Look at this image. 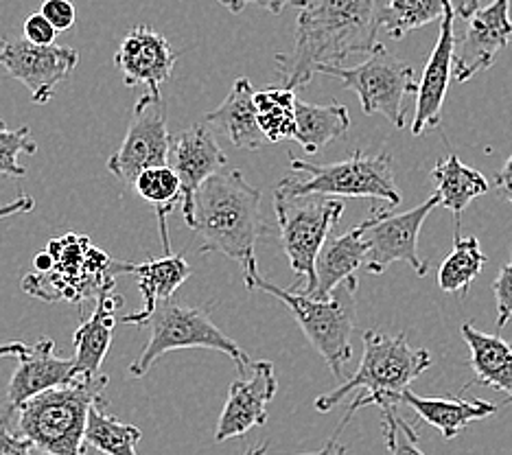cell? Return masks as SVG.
I'll list each match as a JSON object with an SVG mask.
<instances>
[{
	"label": "cell",
	"mask_w": 512,
	"mask_h": 455,
	"mask_svg": "<svg viewBox=\"0 0 512 455\" xmlns=\"http://www.w3.org/2000/svg\"><path fill=\"white\" fill-rule=\"evenodd\" d=\"M453 11H456V18L469 20L477 9H480V0H451Z\"/></svg>",
	"instance_id": "b9f144b4"
},
{
	"label": "cell",
	"mask_w": 512,
	"mask_h": 455,
	"mask_svg": "<svg viewBox=\"0 0 512 455\" xmlns=\"http://www.w3.org/2000/svg\"><path fill=\"white\" fill-rule=\"evenodd\" d=\"M493 294L497 302V326L504 329L512 318V263L499 270V276L493 283Z\"/></svg>",
	"instance_id": "e575fe53"
},
{
	"label": "cell",
	"mask_w": 512,
	"mask_h": 455,
	"mask_svg": "<svg viewBox=\"0 0 512 455\" xmlns=\"http://www.w3.org/2000/svg\"><path fill=\"white\" fill-rule=\"evenodd\" d=\"M495 186L502 197H506L508 202H512V156L506 160V165L499 171L495 178Z\"/></svg>",
	"instance_id": "60d3db41"
},
{
	"label": "cell",
	"mask_w": 512,
	"mask_h": 455,
	"mask_svg": "<svg viewBox=\"0 0 512 455\" xmlns=\"http://www.w3.org/2000/svg\"><path fill=\"white\" fill-rule=\"evenodd\" d=\"M453 53H456V11L449 0L440 18L436 46L423 70V81L416 84V112L410 125L414 136L436 130L440 125L442 105L447 99L449 81L453 79Z\"/></svg>",
	"instance_id": "9a60e30c"
},
{
	"label": "cell",
	"mask_w": 512,
	"mask_h": 455,
	"mask_svg": "<svg viewBox=\"0 0 512 455\" xmlns=\"http://www.w3.org/2000/svg\"><path fill=\"white\" fill-rule=\"evenodd\" d=\"M33 208H36V200H33L31 195L22 193L20 197H16L14 202L0 206V219L11 217V215H27V213H31Z\"/></svg>",
	"instance_id": "ab89813d"
},
{
	"label": "cell",
	"mask_w": 512,
	"mask_h": 455,
	"mask_svg": "<svg viewBox=\"0 0 512 455\" xmlns=\"http://www.w3.org/2000/svg\"><path fill=\"white\" fill-rule=\"evenodd\" d=\"M167 165L176 171L180 180V210L182 215L189 213L195 191L211 178L213 173L228 165L224 149L219 147L211 127L197 123L178 136H171L169 162Z\"/></svg>",
	"instance_id": "ac0fdd59"
},
{
	"label": "cell",
	"mask_w": 512,
	"mask_h": 455,
	"mask_svg": "<svg viewBox=\"0 0 512 455\" xmlns=\"http://www.w3.org/2000/svg\"><path fill=\"white\" fill-rule=\"evenodd\" d=\"M130 261H112L84 235L53 239L33 259V272L22 278V291L44 302H84L114 289L116 276L130 274Z\"/></svg>",
	"instance_id": "3957f363"
},
{
	"label": "cell",
	"mask_w": 512,
	"mask_h": 455,
	"mask_svg": "<svg viewBox=\"0 0 512 455\" xmlns=\"http://www.w3.org/2000/svg\"><path fill=\"white\" fill-rule=\"evenodd\" d=\"M274 210L283 252L298 278L305 280L302 294L316 289V259L331 230L342 219L344 204L337 197L287 195L274 191Z\"/></svg>",
	"instance_id": "9c48e42d"
},
{
	"label": "cell",
	"mask_w": 512,
	"mask_h": 455,
	"mask_svg": "<svg viewBox=\"0 0 512 455\" xmlns=\"http://www.w3.org/2000/svg\"><path fill=\"white\" fill-rule=\"evenodd\" d=\"M108 401L92 403L86 418L84 445L106 455H138L136 445L143 438V431L136 425H127L106 412Z\"/></svg>",
	"instance_id": "83f0119b"
},
{
	"label": "cell",
	"mask_w": 512,
	"mask_h": 455,
	"mask_svg": "<svg viewBox=\"0 0 512 455\" xmlns=\"http://www.w3.org/2000/svg\"><path fill=\"white\" fill-rule=\"evenodd\" d=\"M305 3H309V0H219V5H224L230 14H241L248 5H256L265 11H270L274 16L281 14V11L287 7L300 9Z\"/></svg>",
	"instance_id": "8d00e7d4"
},
{
	"label": "cell",
	"mask_w": 512,
	"mask_h": 455,
	"mask_svg": "<svg viewBox=\"0 0 512 455\" xmlns=\"http://www.w3.org/2000/svg\"><path fill=\"white\" fill-rule=\"evenodd\" d=\"M145 324L151 329L149 342L130 366V375L136 379L145 377L162 355L184 348H206L224 353L235 361L239 375H246V368L252 364L241 346L213 322L208 309L189 307L169 298L160 302Z\"/></svg>",
	"instance_id": "ba28073f"
},
{
	"label": "cell",
	"mask_w": 512,
	"mask_h": 455,
	"mask_svg": "<svg viewBox=\"0 0 512 455\" xmlns=\"http://www.w3.org/2000/svg\"><path fill=\"white\" fill-rule=\"evenodd\" d=\"M31 449L29 438L16 436L7 423L0 425V455H31Z\"/></svg>",
	"instance_id": "f35d334b"
},
{
	"label": "cell",
	"mask_w": 512,
	"mask_h": 455,
	"mask_svg": "<svg viewBox=\"0 0 512 455\" xmlns=\"http://www.w3.org/2000/svg\"><path fill=\"white\" fill-rule=\"evenodd\" d=\"M204 123L208 127H217L224 132L228 140L237 149L256 151L267 145V138L261 132L259 121H256V105H254V88L250 79L241 77L228 92L224 103L211 114H206Z\"/></svg>",
	"instance_id": "603a6c76"
},
{
	"label": "cell",
	"mask_w": 512,
	"mask_h": 455,
	"mask_svg": "<svg viewBox=\"0 0 512 455\" xmlns=\"http://www.w3.org/2000/svg\"><path fill=\"white\" fill-rule=\"evenodd\" d=\"M432 180L436 184V197L440 206L451 210L456 219H460L462 210L467 208L477 197H482L491 189V184L484 175L464 165L456 154H449L440 160L432 171Z\"/></svg>",
	"instance_id": "4316f807"
},
{
	"label": "cell",
	"mask_w": 512,
	"mask_h": 455,
	"mask_svg": "<svg viewBox=\"0 0 512 455\" xmlns=\"http://www.w3.org/2000/svg\"><path fill=\"white\" fill-rule=\"evenodd\" d=\"M27 350V346L22 342H7V344H0V359L3 357H18Z\"/></svg>",
	"instance_id": "ee69618b"
},
{
	"label": "cell",
	"mask_w": 512,
	"mask_h": 455,
	"mask_svg": "<svg viewBox=\"0 0 512 455\" xmlns=\"http://www.w3.org/2000/svg\"><path fill=\"white\" fill-rule=\"evenodd\" d=\"M366 261L364 221L342 237H329L324 241L316 259V289L307 296L327 298L331 291L342 285L346 278L357 276Z\"/></svg>",
	"instance_id": "d4e9b609"
},
{
	"label": "cell",
	"mask_w": 512,
	"mask_h": 455,
	"mask_svg": "<svg viewBox=\"0 0 512 455\" xmlns=\"http://www.w3.org/2000/svg\"><path fill=\"white\" fill-rule=\"evenodd\" d=\"M351 127V114L333 101L331 105H316L307 101H296L294 112V140L309 156L329 147L333 140L344 136Z\"/></svg>",
	"instance_id": "484cf974"
},
{
	"label": "cell",
	"mask_w": 512,
	"mask_h": 455,
	"mask_svg": "<svg viewBox=\"0 0 512 455\" xmlns=\"http://www.w3.org/2000/svg\"><path fill=\"white\" fill-rule=\"evenodd\" d=\"M333 453H335V451H333ZM333 453H331V455H333Z\"/></svg>",
	"instance_id": "bcb514c9"
},
{
	"label": "cell",
	"mask_w": 512,
	"mask_h": 455,
	"mask_svg": "<svg viewBox=\"0 0 512 455\" xmlns=\"http://www.w3.org/2000/svg\"><path fill=\"white\" fill-rule=\"evenodd\" d=\"M381 420L383 436H386V445L392 455H425L418 447V434L405 423L397 405L381 407Z\"/></svg>",
	"instance_id": "836d02e7"
},
{
	"label": "cell",
	"mask_w": 512,
	"mask_h": 455,
	"mask_svg": "<svg viewBox=\"0 0 512 455\" xmlns=\"http://www.w3.org/2000/svg\"><path fill=\"white\" fill-rule=\"evenodd\" d=\"M184 221L202 239V254H224L243 270L256 261V241L270 235L261 191L239 169H219L195 191Z\"/></svg>",
	"instance_id": "7a4b0ae2"
},
{
	"label": "cell",
	"mask_w": 512,
	"mask_h": 455,
	"mask_svg": "<svg viewBox=\"0 0 512 455\" xmlns=\"http://www.w3.org/2000/svg\"><path fill=\"white\" fill-rule=\"evenodd\" d=\"M132 186L145 202H149L156 208L162 248H165V254H169L171 243H169V232H167V217L176 210V206H180V200H182L180 180L176 171H173L169 165L149 167L136 175Z\"/></svg>",
	"instance_id": "f1b7e54d"
},
{
	"label": "cell",
	"mask_w": 512,
	"mask_h": 455,
	"mask_svg": "<svg viewBox=\"0 0 512 455\" xmlns=\"http://www.w3.org/2000/svg\"><path fill=\"white\" fill-rule=\"evenodd\" d=\"M40 14L51 22L55 31H68L75 25L77 11L71 0H44Z\"/></svg>",
	"instance_id": "d590c367"
},
{
	"label": "cell",
	"mask_w": 512,
	"mask_h": 455,
	"mask_svg": "<svg viewBox=\"0 0 512 455\" xmlns=\"http://www.w3.org/2000/svg\"><path fill=\"white\" fill-rule=\"evenodd\" d=\"M510 3L512 0H493L488 7L477 9L462 38L456 35L453 79L460 84L491 68L508 46L512 38Z\"/></svg>",
	"instance_id": "5bb4252c"
},
{
	"label": "cell",
	"mask_w": 512,
	"mask_h": 455,
	"mask_svg": "<svg viewBox=\"0 0 512 455\" xmlns=\"http://www.w3.org/2000/svg\"><path fill=\"white\" fill-rule=\"evenodd\" d=\"M449 0H383L379 29L392 40H403L407 33L432 25L442 18Z\"/></svg>",
	"instance_id": "4dcf8cb0"
},
{
	"label": "cell",
	"mask_w": 512,
	"mask_h": 455,
	"mask_svg": "<svg viewBox=\"0 0 512 455\" xmlns=\"http://www.w3.org/2000/svg\"><path fill=\"white\" fill-rule=\"evenodd\" d=\"M316 75L333 77L344 90H353L362 103L364 114H383L403 130L405 127V97L416 95L414 68L392 55L381 42L368 53L364 62L351 68L342 64H320Z\"/></svg>",
	"instance_id": "30bf717a"
},
{
	"label": "cell",
	"mask_w": 512,
	"mask_h": 455,
	"mask_svg": "<svg viewBox=\"0 0 512 455\" xmlns=\"http://www.w3.org/2000/svg\"><path fill=\"white\" fill-rule=\"evenodd\" d=\"M79 53L71 46L33 44L29 40L7 42L0 38V68L31 92V101L44 105L55 97V88L71 77Z\"/></svg>",
	"instance_id": "4fadbf2b"
},
{
	"label": "cell",
	"mask_w": 512,
	"mask_h": 455,
	"mask_svg": "<svg viewBox=\"0 0 512 455\" xmlns=\"http://www.w3.org/2000/svg\"><path fill=\"white\" fill-rule=\"evenodd\" d=\"M243 278H246L248 289H261L289 307L311 346L318 350L333 375L340 379L344 375V366L353 359L351 337L357 313V276L346 278L327 298L296 294V291L274 285L272 280L259 274L256 261L243 270Z\"/></svg>",
	"instance_id": "8992f818"
},
{
	"label": "cell",
	"mask_w": 512,
	"mask_h": 455,
	"mask_svg": "<svg viewBox=\"0 0 512 455\" xmlns=\"http://www.w3.org/2000/svg\"><path fill=\"white\" fill-rule=\"evenodd\" d=\"M73 379V359L57 357L55 342L44 337L36 346H27L25 353L18 355V368L11 375L7 388V412L11 414L22 401L31 399V396Z\"/></svg>",
	"instance_id": "d6986e66"
},
{
	"label": "cell",
	"mask_w": 512,
	"mask_h": 455,
	"mask_svg": "<svg viewBox=\"0 0 512 455\" xmlns=\"http://www.w3.org/2000/svg\"><path fill=\"white\" fill-rule=\"evenodd\" d=\"M381 3L383 0H309L302 5L292 51L274 57L285 86L294 90L307 86L320 64H344L375 49Z\"/></svg>",
	"instance_id": "6da1fadb"
},
{
	"label": "cell",
	"mask_w": 512,
	"mask_h": 455,
	"mask_svg": "<svg viewBox=\"0 0 512 455\" xmlns=\"http://www.w3.org/2000/svg\"><path fill=\"white\" fill-rule=\"evenodd\" d=\"M106 375H79L55 385L16 407L20 436L46 455H86L84 431L92 403L106 401ZM11 412V414H14Z\"/></svg>",
	"instance_id": "5b68a950"
},
{
	"label": "cell",
	"mask_w": 512,
	"mask_h": 455,
	"mask_svg": "<svg viewBox=\"0 0 512 455\" xmlns=\"http://www.w3.org/2000/svg\"><path fill=\"white\" fill-rule=\"evenodd\" d=\"M22 31H25V40L33 42V44H55V35L57 31L51 27V22L46 20L42 14H33L25 20V27H22Z\"/></svg>",
	"instance_id": "74e56055"
},
{
	"label": "cell",
	"mask_w": 512,
	"mask_h": 455,
	"mask_svg": "<svg viewBox=\"0 0 512 455\" xmlns=\"http://www.w3.org/2000/svg\"><path fill=\"white\" fill-rule=\"evenodd\" d=\"M296 90L287 86H270L256 92V121L267 143H281L294 136V112H296Z\"/></svg>",
	"instance_id": "f546056e"
},
{
	"label": "cell",
	"mask_w": 512,
	"mask_h": 455,
	"mask_svg": "<svg viewBox=\"0 0 512 455\" xmlns=\"http://www.w3.org/2000/svg\"><path fill=\"white\" fill-rule=\"evenodd\" d=\"M121 305L123 296L116 294L114 289H106L97 296V307L90 318L79 324V329L73 335L75 377L99 375L103 359H106L112 344L116 311H119Z\"/></svg>",
	"instance_id": "44dd1931"
},
{
	"label": "cell",
	"mask_w": 512,
	"mask_h": 455,
	"mask_svg": "<svg viewBox=\"0 0 512 455\" xmlns=\"http://www.w3.org/2000/svg\"><path fill=\"white\" fill-rule=\"evenodd\" d=\"M176 62L178 53L171 49L165 35L145 25L127 31L114 55L125 86H145V92L154 97H160V88L171 77Z\"/></svg>",
	"instance_id": "e0dca14e"
},
{
	"label": "cell",
	"mask_w": 512,
	"mask_h": 455,
	"mask_svg": "<svg viewBox=\"0 0 512 455\" xmlns=\"http://www.w3.org/2000/svg\"><path fill=\"white\" fill-rule=\"evenodd\" d=\"M130 274L136 276V285L141 289L143 309L123 315V324L145 326L149 315L160 305L162 300H169L176 294V289L186 283L191 276V265L186 263L184 254H165L160 259H149L145 263H132Z\"/></svg>",
	"instance_id": "7402d4cb"
},
{
	"label": "cell",
	"mask_w": 512,
	"mask_h": 455,
	"mask_svg": "<svg viewBox=\"0 0 512 455\" xmlns=\"http://www.w3.org/2000/svg\"><path fill=\"white\" fill-rule=\"evenodd\" d=\"M486 256L477 237L460 239L456 235V248L442 261L438 270V287L447 294H467L473 280L482 274Z\"/></svg>",
	"instance_id": "1f68e13d"
},
{
	"label": "cell",
	"mask_w": 512,
	"mask_h": 455,
	"mask_svg": "<svg viewBox=\"0 0 512 455\" xmlns=\"http://www.w3.org/2000/svg\"><path fill=\"white\" fill-rule=\"evenodd\" d=\"M438 206V197L432 195L427 202L397 215L379 206L372 208L370 217L364 221L366 272L383 274L392 263H407L418 276H427L429 263L418 256V235L425 219Z\"/></svg>",
	"instance_id": "8fae6325"
},
{
	"label": "cell",
	"mask_w": 512,
	"mask_h": 455,
	"mask_svg": "<svg viewBox=\"0 0 512 455\" xmlns=\"http://www.w3.org/2000/svg\"><path fill=\"white\" fill-rule=\"evenodd\" d=\"M429 366H432L429 350L412 348L405 333L383 335L379 331H366L364 357L357 372L342 385H337L335 390L318 396L316 410L329 412L337 403H342L348 394L362 390V394L348 407L342 427L337 429V434H340L359 407L397 405L394 403L397 394L407 390V385L421 377Z\"/></svg>",
	"instance_id": "277c9868"
},
{
	"label": "cell",
	"mask_w": 512,
	"mask_h": 455,
	"mask_svg": "<svg viewBox=\"0 0 512 455\" xmlns=\"http://www.w3.org/2000/svg\"><path fill=\"white\" fill-rule=\"evenodd\" d=\"M289 167L305 178L289 175L276 186L287 195H324V197H370L383 200L392 206L401 204V191L394 182L392 158L388 151L372 156L355 151L342 162L333 165H316L305 158L289 156Z\"/></svg>",
	"instance_id": "52a82bcc"
},
{
	"label": "cell",
	"mask_w": 512,
	"mask_h": 455,
	"mask_svg": "<svg viewBox=\"0 0 512 455\" xmlns=\"http://www.w3.org/2000/svg\"><path fill=\"white\" fill-rule=\"evenodd\" d=\"M36 151L38 143L33 140L27 125L11 130L5 121H0V175L25 178L27 169L20 165V156H33Z\"/></svg>",
	"instance_id": "d6a6232c"
},
{
	"label": "cell",
	"mask_w": 512,
	"mask_h": 455,
	"mask_svg": "<svg viewBox=\"0 0 512 455\" xmlns=\"http://www.w3.org/2000/svg\"><path fill=\"white\" fill-rule=\"evenodd\" d=\"M344 453H346L344 447H335V453H333V455H344Z\"/></svg>",
	"instance_id": "f6af8a7d"
},
{
	"label": "cell",
	"mask_w": 512,
	"mask_h": 455,
	"mask_svg": "<svg viewBox=\"0 0 512 455\" xmlns=\"http://www.w3.org/2000/svg\"><path fill=\"white\" fill-rule=\"evenodd\" d=\"M171 134L167 130V105L160 97L145 95L136 101L132 123L119 151L108 158V171L121 182L132 184L136 175L169 162Z\"/></svg>",
	"instance_id": "7c38bea8"
},
{
	"label": "cell",
	"mask_w": 512,
	"mask_h": 455,
	"mask_svg": "<svg viewBox=\"0 0 512 455\" xmlns=\"http://www.w3.org/2000/svg\"><path fill=\"white\" fill-rule=\"evenodd\" d=\"M335 447H337V438L333 436L327 445H324L320 451H313V453H300V455H331L333 451H335ZM267 449H270V445H267V442H263L261 447H256V449H250L246 455H267Z\"/></svg>",
	"instance_id": "7bdbcfd3"
},
{
	"label": "cell",
	"mask_w": 512,
	"mask_h": 455,
	"mask_svg": "<svg viewBox=\"0 0 512 455\" xmlns=\"http://www.w3.org/2000/svg\"><path fill=\"white\" fill-rule=\"evenodd\" d=\"M394 403H405L418 414L423 423L436 427L442 438L453 440L460 431L473 420H482L499 410V405L480 401V399H462L460 394L449 396H418L412 390H403L397 394Z\"/></svg>",
	"instance_id": "ffe728a7"
},
{
	"label": "cell",
	"mask_w": 512,
	"mask_h": 455,
	"mask_svg": "<svg viewBox=\"0 0 512 455\" xmlns=\"http://www.w3.org/2000/svg\"><path fill=\"white\" fill-rule=\"evenodd\" d=\"M460 333L471 350V368L475 375L464 390H469L477 381L486 388L504 392L508 396L506 403H512V344L499 335L477 331L469 322L462 324Z\"/></svg>",
	"instance_id": "cb8c5ba5"
},
{
	"label": "cell",
	"mask_w": 512,
	"mask_h": 455,
	"mask_svg": "<svg viewBox=\"0 0 512 455\" xmlns=\"http://www.w3.org/2000/svg\"><path fill=\"white\" fill-rule=\"evenodd\" d=\"M252 375L235 379L228 388V399L221 410L215 440L241 438L250 429L267 423V403L274 399L278 381L270 361H252Z\"/></svg>",
	"instance_id": "2e32d148"
}]
</instances>
